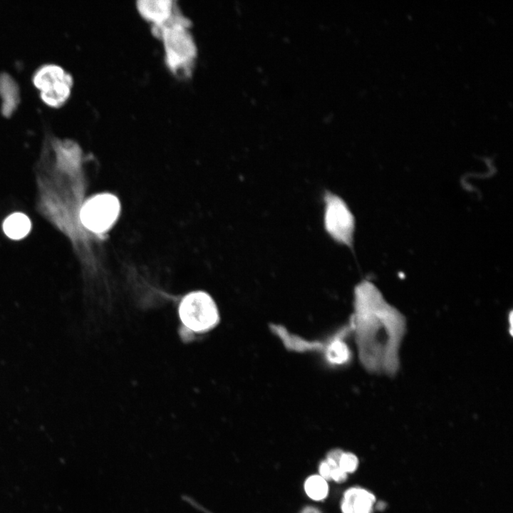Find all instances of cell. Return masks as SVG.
Masks as SVG:
<instances>
[{"mask_svg": "<svg viewBox=\"0 0 513 513\" xmlns=\"http://www.w3.org/2000/svg\"><path fill=\"white\" fill-rule=\"evenodd\" d=\"M3 227L9 237L19 239L28 234L31 228V222L25 214L14 213L6 219Z\"/></svg>", "mask_w": 513, "mask_h": 513, "instance_id": "9", "label": "cell"}, {"mask_svg": "<svg viewBox=\"0 0 513 513\" xmlns=\"http://www.w3.org/2000/svg\"><path fill=\"white\" fill-rule=\"evenodd\" d=\"M182 323L195 332H204L214 327L219 315L212 297L203 291L192 292L184 297L179 306Z\"/></svg>", "mask_w": 513, "mask_h": 513, "instance_id": "4", "label": "cell"}, {"mask_svg": "<svg viewBox=\"0 0 513 513\" xmlns=\"http://www.w3.org/2000/svg\"><path fill=\"white\" fill-rule=\"evenodd\" d=\"M375 497L370 491L353 487L343 494L341 508L342 513H372Z\"/></svg>", "mask_w": 513, "mask_h": 513, "instance_id": "8", "label": "cell"}, {"mask_svg": "<svg viewBox=\"0 0 513 513\" xmlns=\"http://www.w3.org/2000/svg\"><path fill=\"white\" fill-rule=\"evenodd\" d=\"M358 459L352 452H343L338 462L339 467L347 475L354 472L358 467Z\"/></svg>", "mask_w": 513, "mask_h": 513, "instance_id": "11", "label": "cell"}, {"mask_svg": "<svg viewBox=\"0 0 513 513\" xmlns=\"http://www.w3.org/2000/svg\"><path fill=\"white\" fill-rule=\"evenodd\" d=\"M324 228L337 243L351 247L355 232V217L346 202L338 195L326 192L323 196Z\"/></svg>", "mask_w": 513, "mask_h": 513, "instance_id": "3", "label": "cell"}, {"mask_svg": "<svg viewBox=\"0 0 513 513\" xmlns=\"http://www.w3.org/2000/svg\"><path fill=\"white\" fill-rule=\"evenodd\" d=\"M152 30L162 43L167 68L178 77L187 78L192 73L197 56L188 19L178 9L167 23Z\"/></svg>", "mask_w": 513, "mask_h": 513, "instance_id": "2", "label": "cell"}, {"mask_svg": "<svg viewBox=\"0 0 513 513\" xmlns=\"http://www.w3.org/2000/svg\"><path fill=\"white\" fill-rule=\"evenodd\" d=\"M120 212L119 201L110 194H101L88 200L81 212L82 224L94 232H102L110 228Z\"/></svg>", "mask_w": 513, "mask_h": 513, "instance_id": "6", "label": "cell"}, {"mask_svg": "<svg viewBox=\"0 0 513 513\" xmlns=\"http://www.w3.org/2000/svg\"><path fill=\"white\" fill-rule=\"evenodd\" d=\"M304 489L306 494L316 501L323 500L328 493L327 481L319 475L309 477L304 483Z\"/></svg>", "mask_w": 513, "mask_h": 513, "instance_id": "10", "label": "cell"}, {"mask_svg": "<svg viewBox=\"0 0 513 513\" xmlns=\"http://www.w3.org/2000/svg\"><path fill=\"white\" fill-rule=\"evenodd\" d=\"M137 9L155 28L167 23L178 8L175 1L170 0H142L137 2Z\"/></svg>", "mask_w": 513, "mask_h": 513, "instance_id": "7", "label": "cell"}, {"mask_svg": "<svg viewBox=\"0 0 513 513\" xmlns=\"http://www.w3.org/2000/svg\"><path fill=\"white\" fill-rule=\"evenodd\" d=\"M40 96L50 106L59 107L68 98L73 80L70 73L56 64H45L38 68L33 77Z\"/></svg>", "mask_w": 513, "mask_h": 513, "instance_id": "5", "label": "cell"}, {"mask_svg": "<svg viewBox=\"0 0 513 513\" xmlns=\"http://www.w3.org/2000/svg\"><path fill=\"white\" fill-rule=\"evenodd\" d=\"M319 475L325 480H331V467L326 460L322 461L319 465Z\"/></svg>", "mask_w": 513, "mask_h": 513, "instance_id": "12", "label": "cell"}, {"mask_svg": "<svg viewBox=\"0 0 513 513\" xmlns=\"http://www.w3.org/2000/svg\"><path fill=\"white\" fill-rule=\"evenodd\" d=\"M301 513H321V512L317 508L307 507L302 510Z\"/></svg>", "mask_w": 513, "mask_h": 513, "instance_id": "13", "label": "cell"}, {"mask_svg": "<svg viewBox=\"0 0 513 513\" xmlns=\"http://www.w3.org/2000/svg\"><path fill=\"white\" fill-rule=\"evenodd\" d=\"M355 304L361 314L364 360L371 369L393 373L398 367V351L405 331L402 315L384 299L370 281L360 282L354 290Z\"/></svg>", "mask_w": 513, "mask_h": 513, "instance_id": "1", "label": "cell"}]
</instances>
